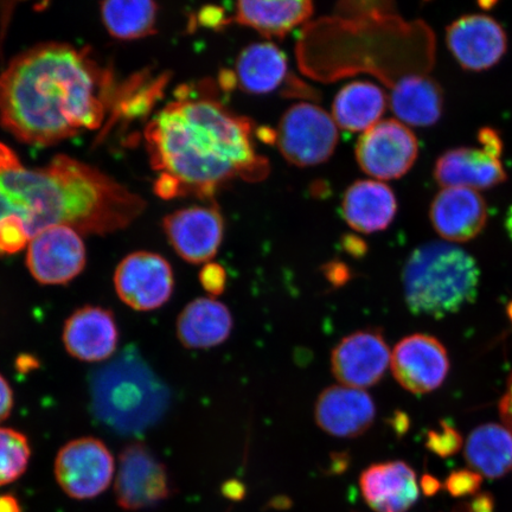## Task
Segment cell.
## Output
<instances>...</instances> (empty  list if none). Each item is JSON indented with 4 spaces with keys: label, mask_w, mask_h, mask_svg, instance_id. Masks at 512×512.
I'll return each mask as SVG.
<instances>
[{
    "label": "cell",
    "mask_w": 512,
    "mask_h": 512,
    "mask_svg": "<svg viewBox=\"0 0 512 512\" xmlns=\"http://www.w3.org/2000/svg\"><path fill=\"white\" fill-rule=\"evenodd\" d=\"M505 226H507L508 233L512 239V208L509 210L507 221H505Z\"/></svg>",
    "instance_id": "7bdbcfd3"
},
{
    "label": "cell",
    "mask_w": 512,
    "mask_h": 512,
    "mask_svg": "<svg viewBox=\"0 0 512 512\" xmlns=\"http://www.w3.org/2000/svg\"><path fill=\"white\" fill-rule=\"evenodd\" d=\"M31 446L27 435L0 427V486L16 482L27 471Z\"/></svg>",
    "instance_id": "f1b7e54d"
},
{
    "label": "cell",
    "mask_w": 512,
    "mask_h": 512,
    "mask_svg": "<svg viewBox=\"0 0 512 512\" xmlns=\"http://www.w3.org/2000/svg\"><path fill=\"white\" fill-rule=\"evenodd\" d=\"M163 227L176 253L190 264L214 259L222 245L224 221L216 206L177 210L165 217Z\"/></svg>",
    "instance_id": "9a60e30c"
},
{
    "label": "cell",
    "mask_w": 512,
    "mask_h": 512,
    "mask_svg": "<svg viewBox=\"0 0 512 512\" xmlns=\"http://www.w3.org/2000/svg\"><path fill=\"white\" fill-rule=\"evenodd\" d=\"M121 302L139 312L159 309L175 290V275L168 260L152 252H134L121 260L114 273Z\"/></svg>",
    "instance_id": "8fae6325"
},
{
    "label": "cell",
    "mask_w": 512,
    "mask_h": 512,
    "mask_svg": "<svg viewBox=\"0 0 512 512\" xmlns=\"http://www.w3.org/2000/svg\"><path fill=\"white\" fill-rule=\"evenodd\" d=\"M360 488L375 512H407L419 498L415 472L400 460L369 466L361 475Z\"/></svg>",
    "instance_id": "ffe728a7"
},
{
    "label": "cell",
    "mask_w": 512,
    "mask_h": 512,
    "mask_svg": "<svg viewBox=\"0 0 512 512\" xmlns=\"http://www.w3.org/2000/svg\"><path fill=\"white\" fill-rule=\"evenodd\" d=\"M86 264L85 242L73 228L51 227L29 242L28 270L41 285H66L85 270Z\"/></svg>",
    "instance_id": "7c38bea8"
},
{
    "label": "cell",
    "mask_w": 512,
    "mask_h": 512,
    "mask_svg": "<svg viewBox=\"0 0 512 512\" xmlns=\"http://www.w3.org/2000/svg\"><path fill=\"white\" fill-rule=\"evenodd\" d=\"M115 472L114 458L105 443L93 437L69 441L55 459L57 484L70 498L85 501L104 494Z\"/></svg>",
    "instance_id": "ba28073f"
},
{
    "label": "cell",
    "mask_w": 512,
    "mask_h": 512,
    "mask_svg": "<svg viewBox=\"0 0 512 512\" xmlns=\"http://www.w3.org/2000/svg\"><path fill=\"white\" fill-rule=\"evenodd\" d=\"M62 341L68 354L76 360L88 363L106 361L118 348L117 320L105 307L82 306L64 323Z\"/></svg>",
    "instance_id": "2e32d148"
},
{
    "label": "cell",
    "mask_w": 512,
    "mask_h": 512,
    "mask_svg": "<svg viewBox=\"0 0 512 512\" xmlns=\"http://www.w3.org/2000/svg\"><path fill=\"white\" fill-rule=\"evenodd\" d=\"M430 217L435 232L450 243L475 239L488 221V208L476 190L445 188L435 196Z\"/></svg>",
    "instance_id": "d6986e66"
},
{
    "label": "cell",
    "mask_w": 512,
    "mask_h": 512,
    "mask_svg": "<svg viewBox=\"0 0 512 512\" xmlns=\"http://www.w3.org/2000/svg\"><path fill=\"white\" fill-rule=\"evenodd\" d=\"M478 147L447 151L435 164L434 176L441 187L484 190L505 181L503 143L492 128L480 131Z\"/></svg>",
    "instance_id": "9c48e42d"
},
{
    "label": "cell",
    "mask_w": 512,
    "mask_h": 512,
    "mask_svg": "<svg viewBox=\"0 0 512 512\" xmlns=\"http://www.w3.org/2000/svg\"><path fill=\"white\" fill-rule=\"evenodd\" d=\"M467 463L479 475L498 478L512 469V432L507 426L488 424L476 428L466 441Z\"/></svg>",
    "instance_id": "4316f807"
},
{
    "label": "cell",
    "mask_w": 512,
    "mask_h": 512,
    "mask_svg": "<svg viewBox=\"0 0 512 512\" xmlns=\"http://www.w3.org/2000/svg\"><path fill=\"white\" fill-rule=\"evenodd\" d=\"M223 492L229 498L240 499L245 494V489L238 482H229L224 485Z\"/></svg>",
    "instance_id": "ab89813d"
},
{
    "label": "cell",
    "mask_w": 512,
    "mask_h": 512,
    "mask_svg": "<svg viewBox=\"0 0 512 512\" xmlns=\"http://www.w3.org/2000/svg\"><path fill=\"white\" fill-rule=\"evenodd\" d=\"M313 14L311 2H251L242 0L236 3L234 21L258 31L267 38H284L309 19Z\"/></svg>",
    "instance_id": "d4e9b609"
},
{
    "label": "cell",
    "mask_w": 512,
    "mask_h": 512,
    "mask_svg": "<svg viewBox=\"0 0 512 512\" xmlns=\"http://www.w3.org/2000/svg\"><path fill=\"white\" fill-rule=\"evenodd\" d=\"M398 213V202L388 185L357 181L344 192L342 215L356 232L371 234L387 229Z\"/></svg>",
    "instance_id": "44dd1931"
},
{
    "label": "cell",
    "mask_w": 512,
    "mask_h": 512,
    "mask_svg": "<svg viewBox=\"0 0 512 512\" xmlns=\"http://www.w3.org/2000/svg\"><path fill=\"white\" fill-rule=\"evenodd\" d=\"M482 483V476L477 472L457 471L453 472L446 480V489L456 497L475 494Z\"/></svg>",
    "instance_id": "1f68e13d"
},
{
    "label": "cell",
    "mask_w": 512,
    "mask_h": 512,
    "mask_svg": "<svg viewBox=\"0 0 512 512\" xmlns=\"http://www.w3.org/2000/svg\"><path fill=\"white\" fill-rule=\"evenodd\" d=\"M233 323L226 305L213 298H197L179 313L177 337L187 349L214 348L227 341Z\"/></svg>",
    "instance_id": "7402d4cb"
},
{
    "label": "cell",
    "mask_w": 512,
    "mask_h": 512,
    "mask_svg": "<svg viewBox=\"0 0 512 512\" xmlns=\"http://www.w3.org/2000/svg\"><path fill=\"white\" fill-rule=\"evenodd\" d=\"M479 268L464 249L434 241L416 248L402 272L406 303L416 316L443 318L473 303Z\"/></svg>",
    "instance_id": "5b68a950"
},
{
    "label": "cell",
    "mask_w": 512,
    "mask_h": 512,
    "mask_svg": "<svg viewBox=\"0 0 512 512\" xmlns=\"http://www.w3.org/2000/svg\"><path fill=\"white\" fill-rule=\"evenodd\" d=\"M390 108L402 124L427 127L437 124L444 108L440 86L427 76H407L393 88Z\"/></svg>",
    "instance_id": "cb8c5ba5"
},
{
    "label": "cell",
    "mask_w": 512,
    "mask_h": 512,
    "mask_svg": "<svg viewBox=\"0 0 512 512\" xmlns=\"http://www.w3.org/2000/svg\"><path fill=\"white\" fill-rule=\"evenodd\" d=\"M253 123L211 98H190L179 91L145 128L153 170L176 184L178 196L213 200L236 178L265 179L267 159L256 153Z\"/></svg>",
    "instance_id": "7a4b0ae2"
},
{
    "label": "cell",
    "mask_w": 512,
    "mask_h": 512,
    "mask_svg": "<svg viewBox=\"0 0 512 512\" xmlns=\"http://www.w3.org/2000/svg\"><path fill=\"white\" fill-rule=\"evenodd\" d=\"M326 277L331 281L334 285H343L345 281L350 279V271L348 267L343 264H334L329 265L325 268Z\"/></svg>",
    "instance_id": "8d00e7d4"
},
{
    "label": "cell",
    "mask_w": 512,
    "mask_h": 512,
    "mask_svg": "<svg viewBox=\"0 0 512 512\" xmlns=\"http://www.w3.org/2000/svg\"><path fill=\"white\" fill-rule=\"evenodd\" d=\"M0 512H22L21 504L15 496H0Z\"/></svg>",
    "instance_id": "f35d334b"
},
{
    "label": "cell",
    "mask_w": 512,
    "mask_h": 512,
    "mask_svg": "<svg viewBox=\"0 0 512 512\" xmlns=\"http://www.w3.org/2000/svg\"><path fill=\"white\" fill-rule=\"evenodd\" d=\"M144 198L93 166L59 155L42 168H25L0 143V221L24 224L30 241L51 227L81 235L123 230L144 213Z\"/></svg>",
    "instance_id": "3957f363"
},
{
    "label": "cell",
    "mask_w": 512,
    "mask_h": 512,
    "mask_svg": "<svg viewBox=\"0 0 512 512\" xmlns=\"http://www.w3.org/2000/svg\"><path fill=\"white\" fill-rule=\"evenodd\" d=\"M89 392L95 418L119 434L149 430L170 406L169 388L134 347L95 371Z\"/></svg>",
    "instance_id": "277c9868"
},
{
    "label": "cell",
    "mask_w": 512,
    "mask_h": 512,
    "mask_svg": "<svg viewBox=\"0 0 512 512\" xmlns=\"http://www.w3.org/2000/svg\"><path fill=\"white\" fill-rule=\"evenodd\" d=\"M0 258H2V256H0Z\"/></svg>",
    "instance_id": "f6af8a7d"
},
{
    "label": "cell",
    "mask_w": 512,
    "mask_h": 512,
    "mask_svg": "<svg viewBox=\"0 0 512 512\" xmlns=\"http://www.w3.org/2000/svg\"><path fill=\"white\" fill-rule=\"evenodd\" d=\"M198 22L204 27L211 29H219L228 23L227 18L224 17L223 10L217 6H206L198 14Z\"/></svg>",
    "instance_id": "e575fe53"
},
{
    "label": "cell",
    "mask_w": 512,
    "mask_h": 512,
    "mask_svg": "<svg viewBox=\"0 0 512 512\" xmlns=\"http://www.w3.org/2000/svg\"><path fill=\"white\" fill-rule=\"evenodd\" d=\"M446 40L460 66L476 72L495 66L508 46L501 25L485 15L457 19L448 27Z\"/></svg>",
    "instance_id": "e0dca14e"
},
{
    "label": "cell",
    "mask_w": 512,
    "mask_h": 512,
    "mask_svg": "<svg viewBox=\"0 0 512 512\" xmlns=\"http://www.w3.org/2000/svg\"><path fill=\"white\" fill-rule=\"evenodd\" d=\"M101 17L111 36L121 41L138 40L156 32L158 6L149 0L104 2Z\"/></svg>",
    "instance_id": "83f0119b"
},
{
    "label": "cell",
    "mask_w": 512,
    "mask_h": 512,
    "mask_svg": "<svg viewBox=\"0 0 512 512\" xmlns=\"http://www.w3.org/2000/svg\"><path fill=\"white\" fill-rule=\"evenodd\" d=\"M390 367L401 387L414 394H426L443 384L450 360L437 338L415 334L396 344Z\"/></svg>",
    "instance_id": "5bb4252c"
},
{
    "label": "cell",
    "mask_w": 512,
    "mask_h": 512,
    "mask_svg": "<svg viewBox=\"0 0 512 512\" xmlns=\"http://www.w3.org/2000/svg\"><path fill=\"white\" fill-rule=\"evenodd\" d=\"M120 88L88 49L38 44L0 75V125L23 144H59L101 127Z\"/></svg>",
    "instance_id": "6da1fadb"
},
{
    "label": "cell",
    "mask_w": 512,
    "mask_h": 512,
    "mask_svg": "<svg viewBox=\"0 0 512 512\" xmlns=\"http://www.w3.org/2000/svg\"><path fill=\"white\" fill-rule=\"evenodd\" d=\"M499 412H501L505 426L512 432V374L509 379L507 393L504 394L501 403H499Z\"/></svg>",
    "instance_id": "d590c367"
},
{
    "label": "cell",
    "mask_w": 512,
    "mask_h": 512,
    "mask_svg": "<svg viewBox=\"0 0 512 512\" xmlns=\"http://www.w3.org/2000/svg\"><path fill=\"white\" fill-rule=\"evenodd\" d=\"M390 358L392 352L382 332L373 329L357 331L344 337L332 351V373L345 387H373L386 374Z\"/></svg>",
    "instance_id": "4fadbf2b"
},
{
    "label": "cell",
    "mask_w": 512,
    "mask_h": 512,
    "mask_svg": "<svg viewBox=\"0 0 512 512\" xmlns=\"http://www.w3.org/2000/svg\"><path fill=\"white\" fill-rule=\"evenodd\" d=\"M200 283L211 297H219L226 290L227 272L221 265L208 262L200 272Z\"/></svg>",
    "instance_id": "d6a6232c"
},
{
    "label": "cell",
    "mask_w": 512,
    "mask_h": 512,
    "mask_svg": "<svg viewBox=\"0 0 512 512\" xmlns=\"http://www.w3.org/2000/svg\"><path fill=\"white\" fill-rule=\"evenodd\" d=\"M440 431H431L427 435V447L440 457L452 456L463 445L462 435L443 422Z\"/></svg>",
    "instance_id": "f546056e"
},
{
    "label": "cell",
    "mask_w": 512,
    "mask_h": 512,
    "mask_svg": "<svg viewBox=\"0 0 512 512\" xmlns=\"http://www.w3.org/2000/svg\"><path fill=\"white\" fill-rule=\"evenodd\" d=\"M475 512H491L492 511V499L488 496H480L476 499L473 504Z\"/></svg>",
    "instance_id": "60d3db41"
},
{
    "label": "cell",
    "mask_w": 512,
    "mask_h": 512,
    "mask_svg": "<svg viewBox=\"0 0 512 512\" xmlns=\"http://www.w3.org/2000/svg\"><path fill=\"white\" fill-rule=\"evenodd\" d=\"M419 155L412 130L399 120L389 119L364 132L356 145V159L367 175L382 181L405 176Z\"/></svg>",
    "instance_id": "30bf717a"
},
{
    "label": "cell",
    "mask_w": 512,
    "mask_h": 512,
    "mask_svg": "<svg viewBox=\"0 0 512 512\" xmlns=\"http://www.w3.org/2000/svg\"><path fill=\"white\" fill-rule=\"evenodd\" d=\"M338 12L348 17L382 18L393 11V3L389 2H345L338 5Z\"/></svg>",
    "instance_id": "4dcf8cb0"
},
{
    "label": "cell",
    "mask_w": 512,
    "mask_h": 512,
    "mask_svg": "<svg viewBox=\"0 0 512 512\" xmlns=\"http://www.w3.org/2000/svg\"><path fill=\"white\" fill-rule=\"evenodd\" d=\"M115 499L121 509H151L174 494L166 466L142 441H133L119 454Z\"/></svg>",
    "instance_id": "52a82bcc"
},
{
    "label": "cell",
    "mask_w": 512,
    "mask_h": 512,
    "mask_svg": "<svg viewBox=\"0 0 512 512\" xmlns=\"http://www.w3.org/2000/svg\"><path fill=\"white\" fill-rule=\"evenodd\" d=\"M15 396L5 377L0 374V424L9 418L14 409Z\"/></svg>",
    "instance_id": "836d02e7"
},
{
    "label": "cell",
    "mask_w": 512,
    "mask_h": 512,
    "mask_svg": "<svg viewBox=\"0 0 512 512\" xmlns=\"http://www.w3.org/2000/svg\"><path fill=\"white\" fill-rule=\"evenodd\" d=\"M387 96L368 81L351 82L339 91L332 104V119L349 132H366L379 124L387 108Z\"/></svg>",
    "instance_id": "484cf974"
},
{
    "label": "cell",
    "mask_w": 512,
    "mask_h": 512,
    "mask_svg": "<svg viewBox=\"0 0 512 512\" xmlns=\"http://www.w3.org/2000/svg\"><path fill=\"white\" fill-rule=\"evenodd\" d=\"M343 248L354 256H362L367 252L366 242L351 235H347L343 239Z\"/></svg>",
    "instance_id": "74e56055"
},
{
    "label": "cell",
    "mask_w": 512,
    "mask_h": 512,
    "mask_svg": "<svg viewBox=\"0 0 512 512\" xmlns=\"http://www.w3.org/2000/svg\"><path fill=\"white\" fill-rule=\"evenodd\" d=\"M422 488H424L426 495H432L439 490L438 480L431 476H425L422 478Z\"/></svg>",
    "instance_id": "b9f144b4"
},
{
    "label": "cell",
    "mask_w": 512,
    "mask_h": 512,
    "mask_svg": "<svg viewBox=\"0 0 512 512\" xmlns=\"http://www.w3.org/2000/svg\"><path fill=\"white\" fill-rule=\"evenodd\" d=\"M508 315L511 319V322H512V303L508 306Z\"/></svg>",
    "instance_id": "ee69618b"
},
{
    "label": "cell",
    "mask_w": 512,
    "mask_h": 512,
    "mask_svg": "<svg viewBox=\"0 0 512 512\" xmlns=\"http://www.w3.org/2000/svg\"><path fill=\"white\" fill-rule=\"evenodd\" d=\"M275 144L287 162L299 168L323 164L336 150L337 125L323 108L300 102L280 119Z\"/></svg>",
    "instance_id": "8992f818"
},
{
    "label": "cell",
    "mask_w": 512,
    "mask_h": 512,
    "mask_svg": "<svg viewBox=\"0 0 512 512\" xmlns=\"http://www.w3.org/2000/svg\"><path fill=\"white\" fill-rule=\"evenodd\" d=\"M315 416L318 426L326 433L338 438H356L373 426L376 407L364 390L334 386L319 395Z\"/></svg>",
    "instance_id": "ac0fdd59"
},
{
    "label": "cell",
    "mask_w": 512,
    "mask_h": 512,
    "mask_svg": "<svg viewBox=\"0 0 512 512\" xmlns=\"http://www.w3.org/2000/svg\"><path fill=\"white\" fill-rule=\"evenodd\" d=\"M288 73L287 57L271 42L253 43L236 61V86L253 95L270 94L283 85Z\"/></svg>",
    "instance_id": "603a6c76"
}]
</instances>
